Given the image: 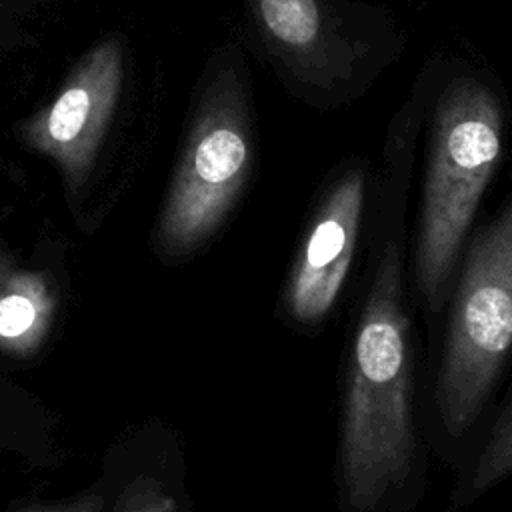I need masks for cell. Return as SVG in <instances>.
<instances>
[{"mask_svg": "<svg viewBox=\"0 0 512 512\" xmlns=\"http://www.w3.org/2000/svg\"><path fill=\"white\" fill-rule=\"evenodd\" d=\"M422 126V108L400 104L372 166L364 266L338 380V512H416L428 494L408 232Z\"/></svg>", "mask_w": 512, "mask_h": 512, "instance_id": "obj_1", "label": "cell"}, {"mask_svg": "<svg viewBox=\"0 0 512 512\" xmlns=\"http://www.w3.org/2000/svg\"><path fill=\"white\" fill-rule=\"evenodd\" d=\"M510 106L502 82L486 68L440 56L422 140V180L410 242L414 306L434 334L478 208L504 156Z\"/></svg>", "mask_w": 512, "mask_h": 512, "instance_id": "obj_2", "label": "cell"}, {"mask_svg": "<svg viewBox=\"0 0 512 512\" xmlns=\"http://www.w3.org/2000/svg\"><path fill=\"white\" fill-rule=\"evenodd\" d=\"M434 334L422 420L430 452L454 470L512 362V192L468 236Z\"/></svg>", "mask_w": 512, "mask_h": 512, "instance_id": "obj_3", "label": "cell"}, {"mask_svg": "<svg viewBox=\"0 0 512 512\" xmlns=\"http://www.w3.org/2000/svg\"><path fill=\"white\" fill-rule=\"evenodd\" d=\"M260 132L242 46L228 40L196 82L180 154L152 230L156 254L184 262L228 224L258 172Z\"/></svg>", "mask_w": 512, "mask_h": 512, "instance_id": "obj_4", "label": "cell"}, {"mask_svg": "<svg viewBox=\"0 0 512 512\" xmlns=\"http://www.w3.org/2000/svg\"><path fill=\"white\" fill-rule=\"evenodd\" d=\"M242 10L258 60L316 112L364 98L408 46L398 16L368 0H242Z\"/></svg>", "mask_w": 512, "mask_h": 512, "instance_id": "obj_5", "label": "cell"}, {"mask_svg": "<svg viewBox=\"0 0 512 512\" xmlns=\"http://www.w3.org/2000/svg\"><path fill=\"white\" fill-rule=\"evenodd\" d=\"M372 164L352 154L318 184L276 300V318L304 336L334 318L352 270L362 258Z\"/></svg>", "mask_w": 512, "mask_h": 512, "instance_id": "obj_6", "label": "cell"}, {"mask_svg": "<svg viewBox=\"0 0 512 512\" xmlns=\"http://www.w3.org/2000/svg\"><path fill=\"white\" fill-rule=\"evenodd\" d=\"M124 64V42L102 38L76 62L54 100L18 126V138L58 166L70 198L94 170L120 100Z\"/></svg>", "mask_w": 512, "mask_h": 512, "instance_id": "obj_7", "label": "cell"}, {"mask_svg": "<svg viewBox=\"0 0 512 512\" xmlns=\"http://www.w3.org/2000/svg\"><path fill=\"white\" fill-rule=\"evenodd\" d=\"M58 296L52 280L16 264L0 246V352L28 358L46 342Z\"/></svg>", "mask_w": 512, "mask_h": 512, "instance_id": "obj_8", "label": "cell"}, {"mask_svg": "<svg viewBox=\"0 0 512 512\" xmlns=\"http://www.w3.org/2000/svg\"><path fill=\"white\" fill-rule=\"evenodd\" d=\"M508 480H512V384L454 468L448 512L474 506Z\"/></svg>", "mask_w": 512, "mask_h": 512, "instance_id": "obj_9", "label": "cell"}, {"mask_svg": "<svg viewBox=\"0 0 512 512\" xmlns=\"http://www.w3.org/2000/svg\"><path fill=\"white\" fill-rule=\"evenodd\" d=\"M118 512H178V502L162 482L144 478L138 480L130 496L122 500Z\"/></svg>", "mask_w": 512, "mask_h": 512, "instance_id": "obj_10", "label": "cell"}, {"mask_svg": "<svg viewBox=\"0 0 512 512\" xmlns=\"http://www.w3.org/2000/svg\"><path fill=\"white\" fill-rule=\"evenodd\" d=\"M24 512H104V498L100 494H86V496L74 498L70 502L32 508V510H24Z\"/></svg>", "mask_w": 512, "mask_h": 512, "instance_id": "obj_11", "label": "cell"}]
</instances>
